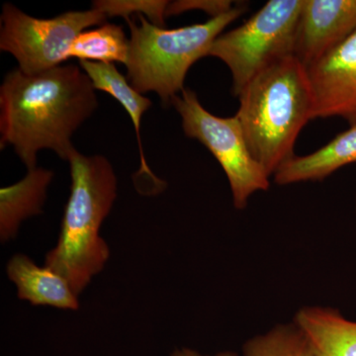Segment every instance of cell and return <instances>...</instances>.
<instances>
[{
    "label": "cell",
    "mask_w": 356,
    "mask_h": 356,
    "mask_svg": "<svg viewBox=\"0 0 356 356\" xmlns=\"http://www.w3.org/2000/svg\"><path fill=\"white\" fill-rule=\"evenodd\" d=\"M97 107L92 83L76 65L32 76L11 70L0 88V147H13L28 170L41 149L69 161L76 151L72 135Z\"/></svg>",
    "instance_id": "6da1fadb"
},
{
    "label": "cell",
    "mask_w": 356,
    "mask_h": 356,
    "mask_svg": "<svg viewBox=\"0 0 356 356\" xmlns=\"http://www.w3.org/2000/svg\"><path fill=\"white\" fill-rule=\"evenodd\" d=\"M72 186L57 245L46 255L44 266L60 274L81 294L108 261V245L100 236L117 196L113 166L102 154L70 156Z\"/></svg>",
    "instance_id": "7a4b0ae2"
},
{
    "label": "cell",
    "mask_w": 356,
    "mask_h": 356,
    "mask_svg": "<svg viewBox=\"0 0 356 356\" xmlns=\"http://www.w3.org/2000/svg\"><path fill=\"white\" fill-rule=\"evenodd\" d=\"M238 99L236 116L248 149L270 177L295 156V142L313 119L308 70L294 56L283 58L257 74Z\"/></svg>",
    "instance_id": "3957f363"
},
{
    "label": "cell",
    "mask_w": 356,
    "mask_h": 356,
    "mask_svg": "<svg viewBox=\"0 0 356 356\" xmlns=\"http://www.w3.org/2000/svg\"><path fill=\"white\" fill-rule=\"evenodd\" d=\"M243 13V7H234L207 22L175 29L152 24L143 15L138 16L140 24L126 20L131 31L125 65L129 83L138 92L156 93L165 106L172 105L173 98L185 89L189 69L208 57L215 40Z\"/></svg>",
    "instance_id": "277c9868"
},
{
    "label": "cell",
    "mask_w": 356,
    "mask_h": 356,
    "mask_svg": "<svg viewBox=\"0 0 356 356\" xmlns=\"http://www.w3.org/2000/svg\"><path fill=\"white\" fill-rule=\"evenodd\" d=\"M302 6L303 0H270L243 25L215 40L208 56L231 70L234 95L238 97L264 70L294 56Z\"/></svg>",
    "instance_id": "5b68a950"
},
{
    "label": "cell",
    "mask_w": 356,
    "mask_h": 356,
    "mask_svg": "<svg viewBox=\"0 0 356 356\" xmlns=\"http://www.w3.org/2000/svg\"><path fill=\"white\" fill-rule=\"evenodd\" d=\"M172 105L181 117L185 135L207 147L222 166L236 209H245L254 192L269 188V175L250 154L236 115L215 116L204 108L197 95L189 88L175 96Z\"/></svg>",
    "instance_id": "8992f818"
},
{
    "label": "cell",
    "mask_w": 356,
    "mask_h": 356,
    "mask_svg": "<svg viewBox=\"0 0 356 356\" xmlns=\"http://www.w3.org/2000/svg\"><path fill=\"white\" fill-rule=\"evenodd\" d=\"M106 18L92 8L41 19L6 3L2 7L0 50L15 58L23 74H41L67 60L70 46L79 34L104 24Z\"/></svg>",
    "instance_id": "52a82bcc"
},
{
    "label": "cell",
    "mask_w": 356,
    "mask_h": 356,
    "mask_svg": "<svg viewBox=\"0 0 356 356\" xmlns=\"http://www.w3.org/2000/svg\"><path fill=\"white\" fill-rule=\"evenodd\" d=\"M313 119L339 117L356 124V31L308 69Z\"/></svg>",
    "instance_id": "ba28073f"
},
{
    "label": "cell",
    "mask_w": 356,
    "mask_h": 356,
    "mask_svg": "<svg viewBox=\"0 0 356 356\" xmlns=\"http://www.w3.org/2000/svg\"><path fill=\"white\" fill-rule=\"evenodd\" d=\"M356 31V0H303L294 57L306 69Z\"/></svg>",
    "instance_id": "9c48e42d"
},
{
    "label": "cell",
    "mask_w": 356,
    "mask_h": 356,
    "mask_svg": "<svg viewBox=\"0 0 356 356\" xmlns=\"http://www.w3.org/2000/svg\"><path fill=\"white\" fill-rule=\"evenodd\" d=\"M7 275L17 287L18 297L34 306L77 310L76 293L67 281L48 266H39L30 257L16 254L6 267Z\"/></svg>",
    "instance_id": "30bf717a"
},
{
    "label": "cell",
    "mask_w": 356,
    "mask_h": 356,
    "mask_svg": "<svg viewBox=\"0 0 356 356\" xmlns=\"http://www.w3.org/2000/svg\"><path fill=\"white\" fill-rule=\"evenodd\" d=\"M356 163V124L315 153L294 156L280 166L274 179L280 185L317 181L339 168Z\"/></svg>",
    "instance_id": "8fae6325"
},
{
    "label": "cell",
    "mask_w": 356,
    "mask_h": 356,
    "mask_svg": "<svg viewBox=\"0 0 356 356\" xmlns=\"http://www.w3.org/2000/svg\"><path fill=\"white\" fill-rule=\"evenodd\" d=\"M317 356H356V322L339 311L306 307L294 321Z\"/></svg>",
    "instance_id": "7c38bea8"
},
{
    "label": "cell",
    "mask_w": 356,
    "mask_h": 356,
    "mask_svg": "<svg viewBox=\"0 0 356 356\" xmlns=\"http://www.w3.org/2000/svg\"><path fill=\"white\" fill-rule=\"evenodd\" d=\"M79 67L88 74L95 90L108 93L127 111L135 127L138 145H139L140 166L138 175L144 173L146 177H149L159 191H163L165 188V182L156 177L147 165V159L143 151L142 139H140V122H142L143 114L151 108V100L142 93L138 92L129 83L127 76H124L113 64L81 60L79 62Z\"/></svg>",
    "instance_id": "4fadbf2b"
},
{
    "label": "cell",
    "mask_w": 356,
    "mask_h": 356,
    "mask_svg": "<svg viewBox=\"0 0 356 356\" xmlns=\"http://www.w3.org/2000/svg\"><path fill=\"white\" fill-rule=\"evenodd\" d=\"M54 172L46 168L28 170L17 184L0 191V236L2 242L11 240L17 234L20 224L27 218L42 213L47 191Z\"/></svg>",
    "instance_id": "5bb4252c"
},
{
    "label": "cell",
    "mask_w": 356,
    "mask_h": 356,
    "mask_svg": "<svg viewBox=\"0 0 356 356\" xmlns=\"http://www.w3.org/2000/svg\"><path fill=\"white\" fill-rule=\"evenodd\" d=\"M129 49L130 39L126 37L122 26L104 23L79 34L70 46L67 60L76 58L79 62L126 65Z\"/></svg>",
    "instance_id": "9a60e30c"
},
{
    "label": "cell",
    "mask_w": 356,
    "mask_h": 356,
    "mask_svg": "<svg viewBox=\"0 0 356 356\" xmlns=\"http://www.w3.org/2000/svg\"><path fill=\"white\" fill-rule=\"evenodd\" d=\"M243 356H317L295 323L278 325L245 343Z\"/></svg>",
    "instance_id": "2e32d148"
},
{
    "label": "cell",
    "mask_w": 356,
    "mask_h": 356,
    "mask_svg": "<svg viewBox=\"0 0 356 356\" xmlns=\"http://www.w3.org/2000/svg\"><path fill=\"white\" fill-rule=\"evenodd\" d=\"M168 3L165 0H97L92 2V8L107 17L121 16L126 20L133 14L143 15L152 24L163 27Z\"/></svg>",
    "instance_id": "e0dca14e"
},
{
    "label": "cell",
    "mask_w": 356,
    "mask_h": 356,
    "mask_svg": "<svg viewBox=\"0 0 356 356\" xmlns=\"http://www.w3.org/2000/svg\"><path fill=\"white\" fill-rule=\"evenodd\" d=\"M233 3L229 0H177L170 1L165 15L168 17L187 11L201 10L210 15L211 18H215L231 11L234 8Z\"/></svg>",
    "instance_id": "ac0fdd59"
},
{
    "label": "cell",
    "mask_w": 356,
    "mask_h": 356,
    "mask_svg": "<svg viewBox=\"0 0 356 356\" xmlns=\"http://www.w3.org/2000/svg\"><path fill=\"white\" fill-rule=\"evenodd\" d=\"M172 356H204L201 355L200 353H196V351L187 350V348H184V350H177V353H173ZM215 356H236L235 353H220V355H217Z\"/></svg>",
    "instance_id": "d6986e66"
}]
</instances>
